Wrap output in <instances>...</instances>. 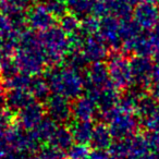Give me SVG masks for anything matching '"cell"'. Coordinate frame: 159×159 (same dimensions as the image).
Segmentation results:
<instances>
[{
	"label": "cell",
	"mask_w": 159,
	"mask_h": 159,
	"mask_svg": "<svg viewBox=\"0 0 159 159\" xmlns=\"http://www.w3.org/2000/svg\"><path fill=\"white\" fill-rule=\"evenodd\" d=\"M76 77L73 76V75H69V77H66V83L68 84H71V81H73V80H75ZM73 92V89H72V85H66V93H69V95H71V93Z\"/></svg>",
	"instance_id": "6da1fadb"
},
{
	"label": "cell",
	"mask_w": 159,
	"mask_h": 159,
	"mask_svg": "<svg viewBox=\"0 0 159 159\" xmlns=\"http://www.w3.org/2000/svg\"><path fill=\"white\" fill-rule=\"evenodd\" d=\"M8 30V25H7V22L3 18L0 16V37L5 34V32Z\"/></svg>",
	"instance_id": "7a4b0ae2"
}]
</instances>
